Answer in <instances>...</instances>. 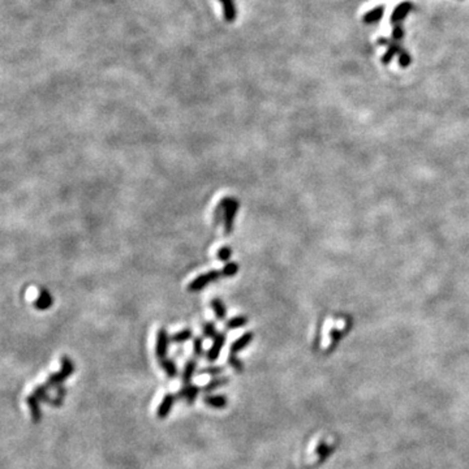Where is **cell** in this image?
<instances>
[{
  "label": "cell",
  "mask_w": 469,
  "mask_h": 469,
  "mask_svg": "<svg viewBox=\"0 0 469 469\" xmlns=\"http://www.w3.org/2000/svg\"><path fill=\"white\" fill-rule=\"evenodd\" d=\"M399 52H402V48H400V46L399 45H391L389 47V50H387V52L385 55H383V58H382V61L385 64H389L390 61L393 60V58L394 56H395L396 54H399Z\"/></svg>",
  "instance_id": "cell-24"
},
{
  "label": "cell",
  "mask_w": 469,
  "mask_h": 469,
  "mask_svg": "<svg viewBox=\"0 0 469 469\" xmlns=\"http://www.w3.org/2000/svg\"><path fill=\"white\" fill-rule=\"evenodd\" d=\"M201 374H208V376L211 377H220V374L224 373V367L223 366H215V365H211V366L204 367L200 370Z\"/></svg>",
  "instance_id": "cell-27"
},
{
  "label": "cell",
  "mask_w": 469,
  "mask_h": 469,
  "mask_svg": "<svg viewBox=\"0 0 469 469\" xmlns=\"http://www.w3.org/2000/svg\"><path fill=\"white\" fill-rule=\"evenodd\" d=\"M228 382H230V380H228L227 377H215L214 380H211L210 382H208L202 387V391L206 394H210L213 393V391H215V390L220 389V387L226 386Z\"/></svg>",
  "instance_id": "cell-16"
},
{
  "label": "cell",
  "mask_w": 469,
  "mask_h": 469,
  "mask_svg": "<svg viewBox=\"0 0 469 469\" xmlns=\"http://www.w3.org/2000/svg\"><path fill=\"white\" fill-rule=\"evenodd\" d=\"M218 258L220 259L222 262H227L228 259L232 257V249H231L230 246H222L219 250H218Z\"/></svg>",
  "instance_id": "cell-29"
},
{
  "label": "cell",
  "mask_w": 469,
  "mask_h": 469,
  "mask_svg": "<svg viewBox=\"0 0 469 469\" xmlns=\"http://www.w3.org/2000/svg\"><path fill=\"white\" fill-rule=\"evenodd\" d=\"M26 404L29 407L33 422H34V424H39V422L42 421V417H43V412H42V408L39 407V400L37 399V396H35L34 394H30V395L26 398Z\"/></svg>",
  "instance_id": "cell-7"
},
{
  "label": "cell",
  "mask_w": 469,
  "mask_h": 469,
  "mask_svg": "<svg viewBox=\"0 0 469 469\" xmlns=\"http://www.w3.org/2000/svg\"><path fill=\"white\" fill-rule=\"evenodd\" d=\"M403 37H404V32H403V28H402V26L396 25L395 28H394V30H393V38L395 39V41H399V39H402Z\"/></svg>",
  "instance_id": "cell-31"
},
{
  "label": "cell",
  "mask_w": 469,
  "mask_h": 469,
  "mask_svg": "<svg viewBox=\"0 0 469 469\" xmlns=\"http://www.w3.org/2000/svg\"><path fill=\"white\" fill-rule=\"evenodd\" d=\"M253 338H254V334H253L252 331H248L245 332V334H243V335L240 336L239 339H236V340L231 344V353L236 354L243 351V349H245V348L253 342Z\"/></svg>",
  "instance_id": "cell-10"
},
{
  "label": "cell",
  "mask_w": 469,
  "mask_h": 469,
  "mask_svg": "<svg viewBox=\"0 0 469 469\" xmlns=\"http://www.w3.org/2000/svg\"><path fill=\"white\" fill-rule=\"evenodd\" d=\"M399 64L400 67L407 68L411 64V55L408 54L407 51H402L399 55Z\"/></svg>",
  "instance_id": "cell-30"
},
{
  "label": "cell",
  "mask_w": 469,
  "mask_h": 469,
  "mask_svg": "<svg viewBox=\"0 0 469 469\" xmlns=\"http://www.w3.org/2000/svg\"><path fill=\"white\" fill-rule=\"evenodd\" d=\"M228 364H230V366L232 367L233 370H236L237 373L244 370V362L240 360V357H237L236 354L231 353L230 356H228Z\"/></svg>",
  "instance_id": "cell-26"
},
{
  "label": "cell",
  "mask_w": 469,
  "mask_h": 469,
  "mask_svg": "<svg viewBox=\"0 0 469 469\" xmlns=\"http://www.w3.org/2000/svg\"><path fill=\"white\" fill-rule=\"evenodd\" d=\"M202 332H204L205 338H213L214 339L215 336L218 335L217 327H215L214 322H204L202 325Z\"/></svg>",
  "instance_id": "cell-25"
},
{
  "label": "cell",
  "mask_w": 469,
  "mask_h": 469,
  "mask_svg": "<svg viewBox=\"0 0 469 469\" xmlns=\"http://www.w3.org/2000/svg\"><path fill=\"white\" fill-rule=\"evenodd\" d=\"M218 205L222 208L224 214V233L230 235L233 230V222H235V217L239 211L240 204L235 197H224Z\"/></svg>",
  "instance_id": "cell-1"
},
{
  "label": "cell",
  "mask_w": 469,
  "mask_h": 469,
  "mask_svg": "<svg viewBox=\"0 0 469 469\" xmlns=\"http://www.w3.org/2000/svg\"><path fill=\"white\" fill-rule=\"evenodd\" d=\"M169 343H171V336L168 335L166 329H159L156 334V344H155V356L158 360H164L167 358V353L169 349Z\"/></svg>",
  "instance_id": "cell-3"
},
{
  "label": "cell",
  "mask_w": 469,
  "mask_h": 469,
  "mask_svg": "<svg viewBox=\"0 0 469 469\" xmlns=\"http://www.w3.org/2000/svg\"><path fill=\"white\" fill-rule=\"evenodd\" d=\"M224 344H226V332H218V335L214 338V343H213L210 349L205 354V358L209 362H215L219 358L220 352L223 349Z\"/></svg>",
  "instance_id": "cell-4"
},
{
  "label": "cell",
  "mask_w": 469,
  "mask_h": 469,
  "mask_svg": "<svg viewBox=\"0 0 469 469\" xmlns=\"http://www.w3.org/2000/svg\"><path fill=\"white\" fill-rule=\"evenodd\" d=\"M200 391H201V389L196 385H192V383L191 385H184V387L176 394V399L184 400L186 404H193L198 398Z\"/></svg>",
  "instance_id": "cell-5"
},
{
  "label": "cell",
  "mask_w": 469,
  "mask_h": 469,
  "mask_svg": "<svg viewBox=\"0 0 469 469\" xmlns=\"http://www.w3.org/2000/svg\"><path fill=\"white\" fill-rule=\"evenodd\" d=\"M159 365L162 367V370L166 373V376L168 378H175L179 374V370H177V365H176L175 361L172 358H164V360L159 361Z\"/></svg>",
  "instance_id": "cell-15"
},
{
  "label": "cell",
  "mask_w": 469,
  "mask_h": 469,
  "mask_svg": "<svg viewBox=\"0 0 469 469\" xmlns=\"http://www.w3.org/2000/svg\"><path fill=\"white\" fill-rule=\"evenodd\" d=\"M196 370H197V361L195 358H191V360L186 361L181 376V381L184 385H191L192 378L195 376Z\"/></svg>",
  "instance_id": "cell-14"
},
{
  "label": "cell",
  "mask_w": 469,
  "mask_h": 469,
  "mask_svg": "<svg viewBox=\"0 0 469 469\" xmlns=\"http://www.w3.org/2000/svg\"><path fill=\"white\" fill-rule=\"evenodd\" d=\"M211 308H213V310H214L217 319L223 321V319L226 318V316H227L226 305H224L223 301L220 300V299H213V300H211Z\"/></svg>",
  "instance_id": "cell-17"
},
{
  "label": "cell",
  "mask_w": 469,
  "mask_h": 469,
  "mask_svg": "<svg viewBox=\"0 0 469 469\" xmlns=\"http://www.w3.org/2000/svg\"><path fill=\"white\" fill-rule=\"evenodd\" d=\"M60 364H61L60 370L64 371V373L67 374L68 377L72 376V374L74 373V370H76L74 362L70 360L68 356H61V357H60Z\"/></svg>",
  "instance_id": "cell-22"
},
{
  "label": "cell",
  "mask_w": 469,
  "mask_h": 469,
  "mask_svg": "<svg viewBox=\"0 0 469 469\" xmlns=\"http://www.w3.org/2000/svg\"><path fill=\"white\" fill-rule=\"evenodd\" d=\"M192 336H193V331L191 329H184L181 331L173 334L171 336V342L175 343V344H182V343L191 340Z\"/></svg>",
  "instance_id": "cell-19"
},
{
  "label": "cell",
  "mask_w": 469,
  "mask_h": 469,
  "mask_svg": "<svg viewBox=\"0 0 469 469\" xmlns=\"http://www.w3.org/2000/svg\"><path fill=\"white\" fill-rule=\"evenodd\" d=\"M47 390L48 389L45 386V385H38V386L34 389V393H33V394L37 396V399H38L39 402L47 403V404H51L52 399L50 398V395H48Z\"/></svg>",
  "instance_id": "cell-21"
},
{
  "label": "cell",
  "mask_w": 469,
  "mask_h": 469,
  "mask_svg": "<svg viewBox=\"0 0 469 469\" xmlns=\"http://www.w3.org/2000/svg\"><path fill=\"white\" fill-rule=\"evenodd\" d=\"M223 7V16L227 23H233L237 17L236 4L235 0H218Z\"/></svg>",
  "instance_id": "cell-11"
},
{
  "label": "cell",
  "mask_w": 469,
  "mask_h": 469,
  "mask_svg": "<svg viewBox=\"0 0 469 469\" xmlns=\"http://www.w3.org/2000/svg\"><path fill=\"white\" fill-rule=\"evenodd\" d=\"M222 271V275L228 278V276H235L239 271V265H237L236 262H228L226 265L223 266V268L220 270Z\"/></svg>",
  "instance_id": "cell-23"
},
{
  "label": "cell",
  "mask_w": 469,
  "mask_h": 469,
  "mask_svg": "<svg viewBox=\"0 0 469 469\" xmlns=\"http://www.w3.org/2000/svg\"><path fill=\"white\" fill-rule=\"evenodd\" d=\"M248 325V317L245 316H237L231 318L228 322L226 323V329L227 330H235V329H240V327H244V326Z\"/></svg>",
  "instance_id": "cell-20"
},
{
  "label": "cell",
  "mask_w": 469,
  "mask_h": 469,
  "mask_svg": "<svg viewBox=\"0 0 469 469\" xmlns=\"http://www.w3.org/2000/svg\"><path fill=\"white\" fill-rule=\"evenodd\" d=\"M383 7H377V8H373L371 11H369L367 13H365L364 16V23L366 24H374L378 23L381 19L383 17Z\"/></svg>",
  "instance_id": "cell-18"
},
{
  "label": "cell",
  "mask_w": 469,
  "mask_h": 469,
  "mask_svg": "<svg viewBox=\"0 0 469 469\" xmlns=\"http://www.w3.org/2000/svg\"><path fill=\"white\" fill-rule=\"evenodd\" d=\"M223 278V275H222V271L220 270H211L209 272H205V274L198 275L197 278L193 279V282H191V284L188 286V291L191 292H198V291L204 290L206 286H209L213 282H217L218 279Z\"/></svg>",
  "instance_id": "cell-2"
},
{
  "label": "cell",
  "mask_w": 469,
  "mask_h": 469,
  "mask_svg": "<svg viewBox=\"0 0 469 469\" xmlns=\"http://www.w3.org/2000/svg\"><path fill=\"white\" fill-rule=\"evenodd\" d=\"M176 400V395H172V394H166L163 400L160 402L159 407H158V411H156V416L160 420H164L169 416L171 411H172V407L175 404Z\"/></svg>",
  "instance_id": "cell-6"
},
{
  "label": "cell",
  "mask_w": 469,
  "mask_h": 469,
  "mask_svg": "<svg viewBox=\"0 0 469 469\" xmlns=\"http://www.w3.org/2000/svg\"><path fill=\"white\" fill-rule=\"evenodd\" d=\"M204 403L209 408L213 409H224L228 404V400L224 395H220V394H215V395H210V394H206L204 396Z\"/></svg>",
  "instance_id": "cell-9"
},
{
  "label": "cell",
  "mask_w": 469,
  "mask_h": 469,
  "mask_svg": "<svg viewBox=\"0 0 469 469\" xmlns=\"http://www.w3.org/2000/svg\"><path fill=\"white\" fill-rule=\"evenodd\" d=\"M68 378H69V377H68L67 374L64 373V371L59 370L56 371V373H52L48 376V378L46 380L45 386L47 387V389H58V387H60L61 385L68 380Z\"/></svg>",
  "instance_id": "cell-13"
},
{
  "label": "cell",
  "mask_w": 469,
  "mask_h": 469,
  "mask_svg": "<svg viewBox=\"0 0 469 469\" xmlns=\"http://www.w3.org/2000/svg\"><path fill=\"white\" fill-rule=\"evenodd\" d=\"M193 354H195V357L200 358L204 356V342H202V338H195L193 340Z\"/></svg>",
  "instance_id": "cell-28"
},
{
  "label": "cell",
  "mask_w": 469,
  "mask_h": 469,
  "mask_svg": "<svg viewBox=\"0 0 469 469\" xmlns=\"http://www.w3.org/2000/svg\"><path fill=\"white\" fill-rule=\"evenodd\" d=\"M52 304H54V297L51 296V294H50L46 288H41V290H39L38 297H37L34 301L35 309L47 310L52 307Z\"/></svg>",
  "instance_id": "cell-8"
},
{
  "label": "cell",
  "mask_w": 469,
  "mask_h": 469,
  "mask_svg": "<svg viewBox=\"0 0 469 469\" xmlns=\"http://www.w3.org/2000/svg\"><path fill=\"white\" fill-rule=\"evenodd\" d=\"M411 11H412V3H409V2L400 3L399 6L396 7L395 10H394L393 15H391V23L395 24V23L402 21V20H404Z\"/></svg>",
  "instance_id": "cell-12"
}]
</instances>
